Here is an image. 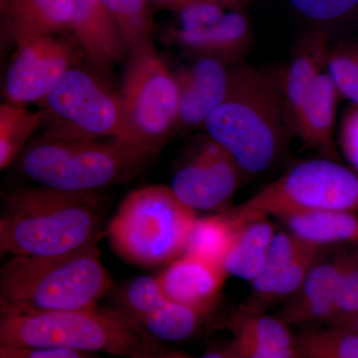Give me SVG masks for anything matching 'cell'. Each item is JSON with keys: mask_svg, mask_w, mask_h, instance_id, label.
<instances>
[{"mask_svg": "<svg viewBox=\"0 0 358 358\" xmlns=\"http://www.w3.org/2000/svg\"><path fill=\"white\" fill-rule=\"evenodd\" d=\"M2 201L1 254L64 255L98 244L103 237L108 205L100 192L28 186L6 193Z\"/></svg>", "mask_w": 358, "mask_h": 358, "instance_id": "6da1fadb", "label": "cell"}, {"mask_svg": "<svg viewBox=\"0 0 358 358\" xmlns=\"http://www.w3.org/2000/svg\"><path fill=\"white\" fill-rule=\"evenodd\" d=\"M204 128L245 173H261L274 166L293 133L281 72L236 63L231 67L227 94Z\"/></svg>", "mask_w": 358, "mask_h": 358, "instance_id": "7a4b0ae2", "label": "cell"}, {"mask_svg": "<svg viewBox=\"0 0 358 358\" xmlns=\"http://www.w3.org/2000/svg\"><path fill=\"white\" fill-rule=\"evenodd\" d=\"M112 280L98 244L64 255L13 256L0 271L1 313L86 310L109 293Z\"/></svg>", "mask_w": 358, "mask_h": 358, "instance_id": "3957f363", "label": "cell"}, {"mask_svg": "<svg viewBox=\"0 0 358 358\" xmlns=\"http://www.w3.org/2000/svg\"><path fill=\"white\" fill-rule=\"evenodd\" d=\"M150 336L126 313L98 306L71 312L1 313L0 319V343L23 348L150 358L157 346Z\"/></svg>", "mask_w": 358, "mask_h": 358, "instance_id": "277c9868", "label": "cell"}, {"mask_svg": "<svg viewBox=\"0 0 358 358\" xmlns=\"http://www.w3.org/2000/svg\"><path fill=\"white\" fill-rule=\"evenodd\" d=\"M155 155L117 140H71L44 134L18 157L21 171L39 185L71 192H100L140 174Z\"/></svg>", "mask_w": 358, "mask_h": 358, "instance_id": "5b68a950", "label": "cell"}, {"mask_svg": "<svg viewBox=\"0 0 358 358\" xmlns=\"http://www.w3.org/2000/svg\"><path fill=\"white\" fill-rule=\"evenodd\" d=\"M171 187L150 185L129 193L107 228L110 243L124 260L150 268L183 255L196 219Z\"/></svg>", "mask_w": 358, "mask_h": 358, "instance_id": "8992f818", "label": "cell"}, {"mask_svg": "<svg viewBox=\"0 0 358 358\" xmlns=\"http://www.w3.org/2000/svg\"><path fill=\"white\" fill-rule=\"evenodd\" d=\"M40 103L46 134L71 140L108 138L155 155L131 126L121 94L92 71L71 68Z\"/></svg>", "mask_w": 358, "mask_h": 358, "instance_id": "52a82bcc", "label": "cell"}, {"mask_svg": "<svg viewBox=\"0 0 358 358\" xmlns=\"http://www.w3.org/2000/svg\"><path fill=\"white\" fill-rule=\"evenodd\" d=\"M294 209L358 214V173L334 159L299 162L247 201L228 210L236 224Z\"/></svg>", "mask_w": 358, "mask_h": 358, "instance_id": "ba28073f", "label": "cell"}, {"mask_svg": "<svg viewBox=\"0 0 358 358\" xmlns=\"http://www.w3.org/2000/svg\"><path fill=\"white\" fill-rule=\"evenodd\" d=\"M129 53L120 94L134 131L157 155L164 141L178 129V82L152 41Z\"/></svg>", "mask_w": 358, "mask_h": 358, "instance_id": "9c48e42d", "label": "cell"}, {"mask_svg": "<svg viewBox=\"0 0 358 358\" xmlns=\"http://www.w3.org/2000/svg\"><path fill=\"white\" fill-rule=\"evenodd\" d=\"M78 49L58 34L38 37L17 47L6 74L8 102L21 105L41 102L66 73L76 66Z\"/></svg>", "mask_w": 358, "mask_h": 358, "instance_id": "30bf717a", "label": "cell"}, {"mask_svg": "<svg viewBox=\"0 0 358 358\" xmlns=\"http://www.w3.org/2000/svg\"><path fill=\"white\" fill-rule=\"evenodd\" d=\"M244 174L234 157L209 138L196 154L176 171L171 188L192 210H216L232 199Z\"/></svg>", "mask_w": 358, "mask_h": 358, "instance_id": "8fae6325", "label": "cell"}, {"mask_svg": "<svg viewBox=\"0 0 358 358\" xmlns=\"http://www.w3.org/2000/svg\"><path fill=\"white\" fill-rule=\"evenodd\" d=\"M322 250L303 243L288 231L277 232L262 271L251 282L252 293L238 310L267 313L288 300L320 260Z\"/></svg>", "mask_w": 358, "mask_h": 358, "instance_id": "7c38bea8", "label": "cell"}, {"mask_svg": "<svg viewBox=\"0 0 358 358\" xmlns=\"http://www.w3.org/2000/svg\"><path fill=\"white\" fill-rule=\"evenodd\" d=\"M227 62L202 56L176 75L179 91L178 129L204 127L207 117L222 102L230 85Z\"/></svg>", "mask_w": 358, "mask_h": 358, "instance_id": "4fadbf2b", "label": "cell"}, {"mask_svg": "<svg viewBox=\"0 0 358 358\" xmlns=\"http://www.w3.org/2000/svg\"><path fill=\"white\" fill-rule=\"evenodd\" d=\"M343 268V254L327 260L320 259L275 315L289 327L329 324Z\"/></svg>", "mask_w": 358, "mask_h": 358, "instance_id": "5bb4252c", "label": "cell"}, {"mask_svg": "<svg viewBox=\"0 0 358 358\" xmlns=\"http://www.w3.org/2000/svg\"><path fill=\"white\" fill-rule=\"evenodd\" d=\"M70 30L96 70L112 69L128 53L103 0H74Z\"/></svg>", "mask_w": 358, "mask_h": 358, "instance_id": "9a60e30c", "label": "cell"}, {"mask_svg": "<svg viewBox=\"0 0 358 358\" xmlns=\"http://www.w3.org/2000/svg\"><path fill=\"white\" fill-rule=\"evenodd\" d=\"M74 0H0L1 39L20 45L70 29Z\"/></svg>", "mask_w": 358, "mask_h": 358, "instance_id": "2e32d148", "label": "cell"}, {"mask_svg": "<svg viewBox=\"0 0 358 358\" xmlns=\"http://www.w3.org/2000/svg\"><path fill=\"white\" fill-rule=\"evenodd\" d=\"M227 277L223 266L183 254L169 263L157 279L169 300L206 315Z\"/></svg>", "mask_w": 358, "mask_h": 358, "instance_id": "e0dca14e", "label": "cell"}, {"mask_svg": "<svg viewBox=\"0 0 358 358\" xmlns=\"http://www.w3.org/2000/svg\"><path fill=\"white\" fill-rule=\"evenodd\" d=\"M286 322L267 313L237 310L230 322L233 358H296V338Z\"/></svg>", "mask_w": 358, "mask_h": 358, "instance_id": "ac0fdd59", "label": "cell"}, {"mask_svg": "<svg viewBox=\"0 0 358 358\" xmlns=\"http://www.w3.org/2000/svg\"><path fill=\"white\" fill-rule=\"evenodd\" d=\"M339 96L326 71L317 78L292 120L293 134L307 147L324 155V159H334L338 157L334 122Z\"/></svg>", "mask_w": 358, "mask_h": 358, "instance_id": "d6986e66", "label": "cell"}, {"mask_svg": "<svg viewBox=\"0 0 358 358\" xmlns=\"http://www.w3.org/2000/svg\"><path fill=\"white\" fill-rule=\"evenodd\" d=\"M329 48V37L322 28L308 30L296 41L291 62L281 72L289 124L317 78L326 72Z\"/></svg>", "mask_w": 358, "mask_h": 358, "instance_id": "ffe728a7", "label": "cell"}, {"mask_svg": "<svg viewBox=\"0 0 358 358\" xmlns=\"http://www.w3.org/2000/svg\"><path fill=\"white\" fill-rule=\"evenodd\" d=\"M171 39L186 50L223 60H235L243 54L252 40L251 26L243 10L230 9L214 24L171 31Z\"/></svg>", "mask_w": 358, "mask_h": 358, "instance_id": "44dd1931", "label": "cell"}, {"mask_svg": "<svg viewBox=\"0 0 358 358\" xmlns=\"http://www.w3.org/2000/svg\"><path fill=\"white\" fill-rule=\"evenodd\" d=\"M303 243L324 249L331 245L358 242V214L352 212L294 209L275 216Z\"/></svg>", "mask_w": 358, "mask_h": 358, "instance_id": "7402d4cb", "label": "cell"}, {"mask_svg": "<svg viewBox=\"0 0 358 358\" xmlns=\"http://www.w3.org/2000/svg\"><path fill=\"white\" fill-rule=\"evenodd\" d=\"M278 231L268 216L235 226L234 236L223 267L228 275L252 282L260 274Z\"/></svg>", "mask_w": 358, "mask_h": 358, "instance_id": "603a6c76", "label": "cell"}, {"mask_svg": "<svg viewBox=\"0 0 358 358\" xmlns=\"http://www.w3.org/2000/svg\"><path fill=\"white\" fill-rule=\"evenodd\" d=\"M294 338L296 358H358V331L350 327H308Z\"/></svg>", "mask_w": 358, "mask_h": 358, "instance_id": "cb8c5ba5", "label": "cell"}, {"mask_svg": "<svg viewBox=\"0 0 358 358\" xmlns=\"http://www.w3.org/2000/svg\"><path fill=\"white\" fill-rule=\"evenodd\" d=\"M44 126L41 110L31 112L25 105L6 102L0 107V169H7L18 159L30 136Z\"/></svg>", "mask_w": 358, "mask_h": 358, "instance_id": "d4e9b609", "label": "cell"}, {"mask_svg": "<svg viewBox=\"0 0 358 358\" xmlns=\"http://www.w3.org/2000/svg\"><path fill=\"white\" fill-rule=\"evenodd\" d=\"M234 232V223L227 212L197 218L188 236L185 254L223 266Z\"/></svg>", "mask_w": 358, "mask_h": 358, "instance_id": "484cf974", "label": "cell"}, {"mask_svg": "<svg viewBox=\"0 0 358 358\" xmlns=\"http://www.w3.org/2000/svg\"><path fill=\"white\" fill-rule=\"evenodd\" d=\"M203 313L169 300L140 320L150 336L164 341L187 339L199 329Z\"/></svg>", "mask_w": 358, "mask_h": 358, "instance_id": "4316f807", "label": "cell"}, {"mask_svg": "<svg viewBox=\"0 0 358 358\" xmlns=\"http://www.w3.org/2000/svg\"><path fill=\"white\" fill-rule=\"evenodd\" d=\"M129 52L152 41L155 25L148 0H103Z\"/></svg>", "mask_w": 358, "mask_h": 358, "instance_id": "83f0119b", "label": "cell"}, {"mask_svg": "<svg viewBox=\"0 0 358 358\" xmlns=\"http://www.w3.org/2000/svg\"><path fill=\"white\" fill-rule=\"evenodd\" d=\"M327 72L339 95L358 106V44L339 43L331 46Z\"/></svg>", "mask_w": 358, "mask_h": 358, "instance_id": "f1b7e54d", "label": "cell"}, {"mask_svg": "<svg viewBox=\"0 0 358 358\" xmlns=\"http://www.w3.org/2000/svg\"><path fill=\"white\" fill-rule=\"evenodd\" d=\"M358 315V252L343 254L333 319L329 324L346 326Z\"/></svg>", "mask_w": 358, "mask_h": 358, "instance_id": "f546056e", "label": "cell"}, {"mask_svg": "<svg viewBox=\"0 0 358 358\" xmlns=\"http://www.w3.org/2000/svg\"><path fill=\"white\" fill-rule=\"evenodd\" d=\"M169 301L162 291L157 277L141 275L129 282L124 294L127 315L140 322L148 313L155 312Z\"/></svg>", "mask_w": 358, "mask_h": 358, "instance_id": "4dcf8cb0", "label": "cell"}, {"mask_svg": "<svg viewBox=\"0 0 358 358\" xmlns=\"http://www.w3.org/2000/svg\"><path fill=\"white\" fill-rule=\"evenodd\" d=\"M306 20L317 25H334L343 22L358 13V0H289Z\"/></svg>", "mask_w": 358, "mask_h": 358, "instance_id": "1f68e13d", "label": "cell"}, {"mask_svg": "<svg viewBox=\"0 0 358 358\" xmlns=\"http://www.w3.org/2000/svg\"><path fill=\"white\" fill-rule=\"evenodd\" d=\"M230 10L227 7L213 1H197L183 7L176 13L178 14L179 28L196 29L214 24L222 20L224 15Z\"/></svg>", "mask_w": 358, "mask_h": 358, "instance_id": "d6a6232c", "label": "cell"}, {"mask_svg": "<svg viewBox=\"0 0 358 358\" xmlns=\"http://www.w3.org/2000/svg\"><path fill=\"white\" fill-rule=\"evenodd\" d=\"M339 145L350 166L358 173V106L346 110L339 128Z\"/></svg>", "mask_w": 358, "mask_h": 358, "instance_id": "836d02e7", "label": "cell"}, {"mask_svg": "<svg viewBox=\"0 0 358 358\" xmlns=\"http://www.w3.org/2000/svg\"><path fill=\"white\" fill-rule=\"evenodd\" d=\"M0 358H91L88 353L63 348H23L0 343Z\"/></svg>", "mask_w": 358, "mask_h": 358, "instance_id": "e575fe53", "label": "cell"}, {"mask_svg": "<svg viewBox=\"0 0 358 358\" xmlns=\"http://www.w3.org/2000/svg\"><path fill=\"white\" fill-rule=\"evenodd\" d=\"M209 1L216 2L221 6L227 7L229 9H236V10H243L245 6L251 2L252 0H209Z\"/></svg>", "mask_w": 358, "mask_h": 358, "instance_id": "d590c367", "label": "cell"}, {"mask_svg": "<svg viewBox=\"0 0 358 358\" xmlns=\"http://www.w3.org/2000/svg\"><path fill=\"white\" fill-rule=\"evenodd\" d=\"M200 358H233L232 355L229 350H223V352H212L206 353L203 357Z\"/></svg>", "mask_w": 358, "mask_h": 358, "instance_id": "8d00e7d4", "label": "cell"}, {"mask_svg": "<svg viewBox=\"0 0 358 358\" xmlns=\"http://www.w3.org/2000/svg\"><path fill=\"white\" fill-rule=\"evenodd\" d=\"M345 327H350L352 329H355V331H358V315L350 322V324H346Z\"/></svg>", "mask_w": 358, "mask_h": 358, "instance_id": "74e56055", "label": "cell"}]
</instances>
